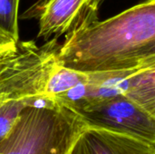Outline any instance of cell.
I'll return each instance as SVG.
<instances>
[{
    "label": "cell",
    "instance_id": "obj_10",
    "mask_svg": "<svg viewBox=\"0 0 155 154\" xmlns=\"http://www.w3.org/2000/svg\"><path fill=\"white\" fill-rule=\"evenodd\" d=\"M15 45V44H0V54L11 49Z\"/></svg>",
    "mask_w": 155,
    "mask_h": 154
},
{
    "label": "cell",
    "instance_id": "obj_7",
    "mask_svg": "<svg viewBox=\"0 0 155 154\" xmlns=\"http://www.w3.org/2000/svg\"><path fill=\"white\" fill-rule=\"evenodd\" d=\"M90 74L65 67L59 60L53 71L47 86V97L54 99L56 96L74 88L79 84H88Z\"/></svg>",
    "mask_w": 155,
    "mask_h": 154
},
{
    "label": "cell",
    "instance_id": "obj_2",
    "mask_svg": "<svg viewBox=\"0 0 155 154\" xmlns=\"http://www.w3.org/2000/svg\"><path fill=\"white\" fill-rule=\"evenodd\" d=\"M87 125L75 111L45 99L21 112L0 154H67Z\"/></svg>",
    "mask_w": 155,
    "mask_h": 154
},
{
    "label": "cell",
    "instance_id": "obj_11",
    "mask_svg": "<svg viewBox=\"0 0 155 154\" xmlns=\"http://www.w3.org/2000/svg\"><path fill=\"white\" fill-rule=\"evenodd\" d=\"M153 154H155V143H154V152H153Z\"/></svg>",
    "mask_w": 155,
    "mask_h": 154
},
{
    "label": "cell",
    "instance_id": "obj_3",
    "mask_svg": "<svg viewBox=\"0 0 155 154\" xmlns=\"http://www.w3.org/2000/svg\"><path fill=\"white\" fill-rule=\"evenodd\" d=\"M75 112L90 126L155 143V118L124 93L93 102Z\"/></svg>",
    "mask_w": 155,
    "mask_h": 154
},
{
    "label": "cell",
    "instance_id": "obj_8",
    "mask_svg": "<svg viewBox=\"0 0 155 154\" xmlns=\"http://www.w3.org/2000/svg\"><path fill=\"white\" fill-rule=\"evenodd\" d=\"M19 3L20 0H0V44L19 41Z\"/></svg>",
    "mask_w": 155,
    "mask_h": 154
},
{
    "label": "cell",
    "instance_id": "obj_1",
    "mask_svg": "<svg viewBox=\"0 0 155 154\" xmlns=\"http://www.w3.org/2000/svg\"><path fill=\"white\" fill-rule=\"evenodd\" d=\"M64 37L58 56L65 67L85 73L135 72L141 54L155 42V0Z\"/></svg>",
    "mask_w": 155,
    "mask_h": 154
},
{
    "label": "cell",
    "instance_id": "obj_5",
    "mask_svg": "<svg viewBox=\"0 0 155 154\" xmlns=\"http://www.w3.org/2000/svg\"><path fill=\"white\" fill-rule=\"evenodd\" d=\"M154 143L87 125L76 138L67 154H153Z\"/></svg>",
    "mask_w": 155,
    "mask_h": 154
},
{
    "label": "cell",
    "instance_id": "obj_4",
    "mask_svg": "<svg viewBox=\"0 0 155 154\" xmlns=\"http://www.w3.org/2000/svg\"><path fill=\"white\" fill-rule=\"evenodd\" d=\"M105 0H37L22 15L35 19L37 38L48 41L68 35L99 20V9Z\"/></svg>",
    "mask_w": 155,
    "mask_h": 154
},
{
    "label": "cell",
    "instance_id": "obj_9",
    "mask_svg": "<svg viewBox=\"0 0 155 154\" xmlns=\"http://www.w3.org/2000/svg\"><path fill=\"white\" fill-rule=\"evenodd\" d=\"M149 68H155V42L147 47L141 54L136 64L135 72Z\"/></svg>",
    "mask_w": 155,
    "mask_h": 154
},
{
    "label": "cell",
    "instance_id": "obj_6",
    "mask_svg": "<svg viewBox=\"0 0 155 154\" xmlns=\"http://www.w3.org/2000/svg\"><path fill=\"white\" fill-rule=\"evenodd\" d=\"M123 93L155 118V68L138 70L122 84Z\"/></svg>",
    "mask_w": 155,
    "mask_h": 154
}]
</instances>
